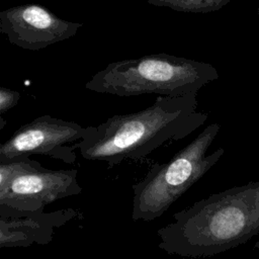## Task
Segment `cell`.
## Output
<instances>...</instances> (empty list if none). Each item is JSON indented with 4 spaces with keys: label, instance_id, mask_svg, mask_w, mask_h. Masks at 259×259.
Here are the masks:
<instances>
[{
    "label": "cell",
    "instance_id": "obj_1",
    "mask_svg": "<svg viewBox=\"0 0 259 259\" xmlns=\"http://www.w3.org/2000/svg\"><path fill=\"white\" fill-rule=\"evenodd\" d=\"M158 247L170 255L211 257L259 234V181L213 193L173 214Z\"/></svg>",
    "mask_w": 259,
    "mask_h": 259
},
{
    "label": "cell",
    "instance_id": "obj_2",
    "mask_svg": "<svg viewBox=\"0 0 259 259\" xmlns=\"http://www.w3.org/2000/svg\"><path fill=\"white\" fill-rule=\"evenodd\" d=\"M196 95H158L145 109L88 125L79 143L81 156L88 161L106 162L111 168L126 159L144 158L169 141L188 137L207 119L206 113L196 110Z\"/></svg>",
    "mask_w": 259,
    "mask_h": 259
},
{
    "label": "cell",
    "instance_id": "obj_3",
    "mask_svg": "<svg viewBox=\"0 0 259 259\" xmlns=\"http://www.w3.org/2000/svg\"><path fill=\"white\" fill-rule=\"evenodd\" d=\"M218 78L217 69L208 63L161 53L110 63L95 73L85 88L120 97L181 96L197 94Z\"/></svg>",
    "mask_w": 259,
    "mask_h": 259
},
{
    "label": "cell",
    "instance_id": "obj_4",
    "mask_svg": "<svg viewBox=\"0 0 259 259\" xmlns=\"http://www.w3.org/2000/svg\"><path fill=\"white\" fill-rule=\"evenodd\" d=\"M220 130L219 123L207 125L168 162L154 164L141 181L132 185L135 222H151L162 217L215 165L225 150L219 148L208 155L206 152Z\"/></svg>",
    "mask_w": 259,
    "mask_h": 259
},
{
    "label": "cell",
    "instance_id": "obj_5",
    "mask_svg": "<svg viewBox=\"0 0 259 259\" xmlns=\"http://www.w3.org/2000/svg\"><path fill=\"white\" fill-rule=\"evenodd\" d=\"M77 174L75 169H47L29 157L0 163V218L37 214L56 200L80 194Z\"/></svg>",
    "mask_w": 259,
    "mask_h": 259
},
{
    "label": "cell",
    "instance_id": "obj_6",
    "mask_svg": "<svg viewBox=\"0 0 259 259\" xmlns=\"http://www.w3.org/2000/svg\"><path fill=\"white\" fill-rule=\"evenodd\" d=\"M87 126L54 117L38 116L21 125L0 146V163L24 159L30 155H42L66 164L76 161V149L84 138Z\"/></svg>",
    "mask_w": 259,
    "mask_h": 259
},
{
    "label": "cell",
    "instance_id": "obj_7",
    "mask_svg": "<svg viewBox=\"0 0 259 259\" xmlns=\"http://www.w3.org/2000/svg\"><path fill=\"white\" fill-rule=\"evenodd\" d=\"M83 23L65 20L39 4H23L0 12V31L10 44L38 51L74 36Z\"/></svg>",
    "mask_w": 259,
    "mask_h": 259
},
{
    "label": "cell",
    "instance_id": "obj_8",
    "mask_svg": "<svg viewBox=\"0 0 259 259\" xmlns=\"http://www.w3.org/2000/svg\"><path fill=\"white\" fill-rule=\"evenodd\" d=\"M80 213L71 207L19 218H0V248L49 244L56 230Z\"/></svg>",
    "mask_w": 259,
    "mask_h": 259
},
{
    "label": "cell",
    "instance_id": "obj_9",
    "mask_svg": "<svg viewBox=\"0 0 259 259\" xmlns=\"http://www.w3.org/2000/svg\"><path fill=\"white\" fill-rule=\"evenodd\" d=\"M147 3L167 7L175 11L189 13H207L222 9L232 0H146Z\"/></svg>",
    "mask_w": 259,
    "mask_h": 259
},
{
    "label": "cell",
    "instance_id": "obj_10",
    "mask_svg": "<svg viewBox=\"0 0 259 259\" xmlns=\"http://www.w3.org/2000/svg\"><path fill=\"white\" fill-rule=\"evenodd\" d=\"M20 99V93L18 91L6 88L1 86L0 87V114L1 116L13 108Z\"/></svg>",
    "mask_w": 259,
    "mask_h": 259
},
{
    "label": "cell",
    "instance_id": "obj_11",
    "mask_svg": "<svg viewBox=\"0 0 259 259\" xmlns=\"http://www.w3.org/2000/svg\"><path fill=\"white\" fill-rule=\"evenodd\" d=\"M258 14H259V8H258Z\"/></svg>",
    "mask_w": 259,
    "mask_h": 259
}]
</instances>
